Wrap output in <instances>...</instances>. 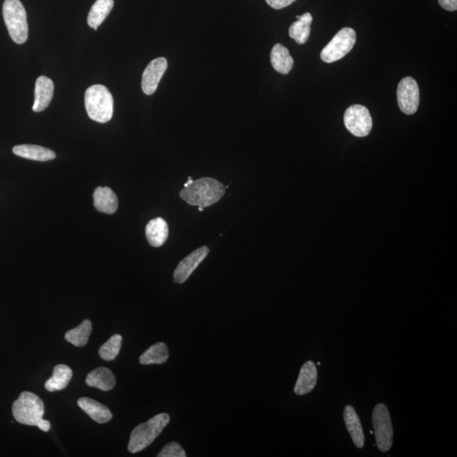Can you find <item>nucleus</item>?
<instances>
[{"instance_id":"obj_25","label":"nucleus","mask_w":457,"mask_h":457,"mask_svg":"<svg viewBox=\"0 0 457 457\" xmlns=\"http://www.w3.org/2000/svg\"><path fill=\"white\" fill-rule=\"evenodd\" d=\"M93 331V326L89 319L84 320L78 327L68 331L65 338L68 342L74 344L75 347H82L86 346L88 339Z\"/></svg>"},{"instance_id":"obj_14","label":"nucleus","mask_w":457,"mask_h":457,"mask_svg":"<svg viewBox=\"0 0 457 457\" xmlns=\"http://www.w3.org/2000/svg\"><path fill=\"white\" fill-rule=\"evenodd\" d=\"M78 404L86 414L99 423H106L113 418L109 407L94 399L82 398L78 400Z\"/></svg>"},{"instance_id":"obj_8","label":"nucleus","mask_w":457,"mask_h":457,"mask_svg":"<svg viewBox=\"0 0 457 457\" xmlns=\"http://www.w3.org/2000/svg\"><path fill=\"white\" fill-rule=\"evenodd\" d=\"M344 123L347 129L358 138H364L370 133L372 119L370 112L363 106L354 104L344 112Z\"/></svg>"},{"instance_id":"obj_10","label":"nucleus","mask_w":457,"mask_h":457,"mask_svg":"<svg viewBox=\"0 0 457 457\" xmlns=\"http://www.w3.org/2000/svg\"><path fill=\"white\" fill-rule=\"evenodd\" d=\"M167 67V60L164 57L155 59L150 63L143 74L142 88L144 94L152 95L155 93Z\"/></svg>"},{"instance_id":"obj_5","label":"nucleus","mask_w":457,"mask_h":457,"mask_svg":"<svg viewBox=\"0 0 457 457\" xmlns=\"http://www.w3.org/2000/svg\"><path fill=\"white\" fill-rule=\"evenodd\" d=\"M12 412L18 423L38 426L44 415V404L37 395L24 391L14 402Z\"/></svg>"},{"instance_id":"obj_29","label":"nucleus","mask_w":457,"mask_h":457,"mask_svg":"<svg viewBox=\"0 0 457 457\" xmlns=\"http://www.w3.org/2000/svg\"><path fill=\"white\" fill-rule=\"evenodd\" d=\"M439 3L443 9L449 11L457 10V0H438Z\"/></svg>"},{"instance_id":"obj_7","label":"nucleus","mask_w":457,"mask_h":457,"mask_svg":"<svg viewBox=\"0 0 457 457\" xmlns=\"http://www.w3.org/2000/svg\"><path fill=\"white\" fill-rule=\"evenodd\" d=\"M356 40V34L352 28H342L324 48L320 57L326 63L338 61L354 49Z\"/></svg>"},{"instance_id":"obj_2","label":"nucleus","mask_w":457,"mask_h":457,"mask_svg":"<svg viewBox=\"0 0 457 457\" xmlns=\"http://www.w3.org/2000/svg\"><path fill=\"white\" fill-rule=\"evenodd\" d=\"M85 107L90 119L99 123H106L113 117V96L106 86H92L85 93Z\"/></svg>"},{"instance_id":"obj_13","label":"nucleus","mask_w":457,"mask_h":457,"mask_svg":"<svg viewBox=\"0 0 457 457\" xmlns=\"http://www.w3.org/2000/svg\"><path fill=\"white\" fill-rule=\"evenodd\" d=\"M318 381V370L312 361H308L300 368L294 391L296 395L304 396L310 393L316 386Z\"/></svg>"},{"instance_id":"obj_3","label":"nucleus","mask_w":457,"mask_h":457,"mask_svg":"<svg viewBox=\"0 0 457 457\" xmlns=\"http://www.w3.org/2000/svg\"><path fill=\"white\" fill-rule=\"evenodd\" d=\"M170 420L169 414H159L147 422L139 424L131 432L128 450L132 454H135L150 447L161 434L164 428L170 423Z\"/></svg>"},{"instance_id":"obj_30","label":"nucleus","mask_w":457,"mask_h":457,"mask_svg":"<svg viewBox=\"0 0 457 457\" xmlns=\"http://www.w3.org/2000/svg\"><path fill=\"white\" fill-rule=\"evenodd\" d=\"M40 430L44 431V432H48L50 430L51 425L49 421L42 419L40 421V422L38 424V426Z\"/></svg>"},{"instance_id":"obj_27","label":"nucleus","mask_w":457,"mask_h":457,"mask_svg":"<svg viewBox=\"0 0 457 457\" xmlns=\"http://www.w3.org/2000/svg\"><path fill=\"white\" fill-rule=\"evenodd\" d=\"M158 457H186V451L178 443L171 442L164 447Z\"/></svg>"},{"instance_id":"obj_15","label":"nucleus","mask_w":457,"mask_h":457,"mask_svg":"<svg viewBox=\"0 0 457 457\" xmlns=\"http://www.w3.org/2000/svg\"><path fill=\"white\" fill-rule=\"evenodd\" d=\"M146 238L152 247L163 246L169 238V226L166 220L160 217L150 220L146 226Z\"/></svg>"},{"instance_id":"obj_23","label":"nucleus","mask_w":457,"mask_h":457,"mask_svg":"<svg viewBox=\"0 0 457 457\" xmlns=\"http://www.w3.org/2000/svg\"><path fill=\"white\" fill-rule=\"evenodd\" d=\"M114 7V0H97L92 6L87 17L88 26L97 30L110 15Z\"/></svg>"},{"instance_id":"obj_1","label":"nucleus","mask_w":457,"mask_h":457,"mask_svg":"<svg viewBox=\"0 0 457 457\" xmlns=\"http://www.w3.org/2000/svg\"><path fill=\"white\" fill-rule=\"evenodd\" d=\"M226 194V187L217 180L204 177L194 180L180 192V198L192 206L206 208L218 203Z\"/></svg>"},{"instance_id":"obj_21","label":"nucleus","mask_w":457,"mask_h":457,"mask_svg":"<svg viewBox=\"0 0 457 457\" xmlns=\"http://www.w3.org/2000/svg\"><path fill=\"white\" fill-rule=\"evenodd\" d=\"M73 375L71 368L65 364L56 365L53 375L46 381L44 387L50 392L62 391L66 388Z\"/></svg>"},{"instance_id":"obj_12","label":"nucleus","mask_w":457,"mask_h":457,"mask_svg":"<svg viewBox=\"0 0 457 457\" xmlns=\"http://www.w3.org/2000/svg\"><path fill=\"white\" fill-rule=\"evenodd\" d=\"M54 90V82L50 78L44 75L39 76L35 85L34 112H42L47 109L53 98Z\"/></svg>"},{"instance_id":"obj_6","label":"nucleus","mask_w":457,"mask_h":457,"mask_svg":"<svg viewBox=\"0 0 457 457\" xmlns=\"http://www.w3.org/2000/svg\"><path fill=\"white\" fill-rule=\"evenodd\" d=\"M377 447L382 452L391 450L393 444V426L386 405L377 404L372 414Z\"/></svg>"},{"instance_id":"obj_19","label":"nucleus","mask_w":457,"mask_h":457,"mask_svg":"<svg viewBox=\"0 0 457 457\" xmlns=\"http://www.w3.org/2000/svg\"><path fill=\"white\" fill-rule=\"evenodd\" d=\"M88 386L98 388L103 391H110L116 384L115 377L109 368L100 367L89 372L87 376Z\"/></svg>"},{"instance_id":"obj_22","label":"nucleus","mask_w":457,"mask_h":457,"mask_svg":"<svg viewBox=\"0 0 457 457\" xmlns=\"http://www.w3.org/2000/svg\"><path fill=\"white\" fill-rule=\"evenodd\" d=\"M298 21L292 24L289 29V35L298 44L306 43L311 34L312 17L310 12L298 15Z\"/></svg>"},{"instance_id":"obj_11","label":"nucleus","mask_w":457,"mask_h":457,"mask_svg":"<svg viewBox=\"0 0 457 457\" xmlns=\"http://www.w3.org/2000/svg\"><path fill=\"white\" fill-rule=\"evenodd\" d=\"M210 252L208 247H202L186 256L176 267L174 272V282L177 284L186 282L196 268L199 266Z\"/></svg>"},{"instance_id":"obj_17","label":"nucleus","mask_w":457,"mask_h":457,"mask_svg":"<svg viewBox=\"0 0 457 457\" xmlns=\"http://www.w3.org/2000/svg\"><path fill=\"white\" fill-rule=\"evenodd\" d=\"M94 207L99 212L113 215L118 210V198L110 187H99L94 194Z\"/></svg>"},{"instance_id":"obj_16","label":"nucleus","mask_w":457,"mask_h":457,"mask_svg":"<svg viewBox=\"0 0 457 457\" xmlns=\"http://www.w3.org/2000/svg\"><path fill=\"white\" fill-rule=\"evenodd\" d=\"M344 421L349 434H350L355 446L359 449L364 447L365 436L362 423L355 409L348 405L344 409Z\"/></svg>"},{"instance_id":"obj_4","label":"nucleus","mask_w":457,"mask_h":457,"mask_svg":"<svg viewBox=\"0 0 457 457\" xmlns=\"http://www.w3.org/2000/svg\"><path fill=\"white\" fill-rule=\"evenodd\" d=\"M3 15L10 38L15 43L22 44L28 38L27 12L20 0H5Z\"/></svg>"},{"instance_id":"obj_20","label":"nucleus","mask_w":457,"mask_h":457,"mask_svg":"<svg viewBox=\"0 0 457 457\" xmlns=\"http://www.w3.org/2000/svg\"><path fill=\"white\" fill-rule=\"evenodd\" d=\"M270 60L273 67L280 73L286 75L292 70L294 60L287 48L282 44H275L271 50Z\"/></svg>"},{"instance_id":"obj_18","label":"nucleus","mask_w":457,"mask_h":457,"mask_svg":"<svg viewBox=\"0 0 457 457\" xmlns=\"http://www.w3.org/2000/svg\"><path fill=\"white\" fill-rule=\"evenodd\" d=\"M13 152L19 157L40 162L50 161L56 157L55 152L49 148L31 145V144L15 146L13 148Z\"/></svg>"},{"instance_id":"obj_28","label":"nucleus","mask_w":457,"mask_h":457,"mask_svg":"<svg viewBox=\"0 0 457 457\" xmlns=\"http://www.w3.org/2000/svg\"><path fill=\"white\" fill-rule=\"evenodd\" d=\"M295 1L296 0H266L268 5L275 10H282L283 8L291 6Z\"/></svg>"},{"instance_id":"obj_24","label":"nucleus","mask_w":457,"mask_h":457,"mask_svg":"<svg viewBox=\"0 0 457 457\" xmlns=\"http://www.w3.org/2000/svg\"><path fill=\"white\" fill-rule=\"evenodd\" d=\"M169 358V349L166 344L158 342L152 344L143 355L139 362L143 365L163 364Z\"/></svg>"},{"instance_id":"obj_26","label":"nucleus","mask_w":457,"mask_h":457,"mask_svg":"<svg viewBox=\"0 0 457 457\" xmlns=\"http://www.w3.org/2000/svg\"><path fill=\"white\" fill-rule=\"evenodd\" d=\"M122 343V335L115 334L111 336L110 339L99 348V354L100 358L106 361H114L119 354Z\"/></svg>"},{"instance_id":"obj_9","label":"nucleus","mask_w":457,"mask_h":457,"mask_svg":"<svg viewBox=\"0 0 457 457\" xmlns=\"http://www.w3.org/2000/svg\"><path fill=\"white\" fill-rule=\"evenodd\" d=\"M420 92L416 80L407 76L400 82L398 101L400 110L406 115H414L419 109Z\"/></svg>"}]
</instances>
